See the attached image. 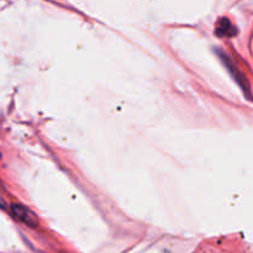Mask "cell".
<instances>
[{
  "label": "cell",
  "mask_w": 253,
  "mask_h": 253,
  "mask_svg": "<svg viewBox=\"0 0 253 253\" xmlns=\"http://www.w3.org/2000/svg\"><path fill=\"white\" fill-rule=\"evenodd\" d=\"M0 156H1V155H0Z\"/></svg>",
  "instance_id": "cell-4"
},
{
  "label": "cell",
  "mask_w": 253,
  "mask_h": 253,
  "mask_svg": "<svg viewBox=\"0 0 253 253\" xmlns=\"http://www.w3.org/2000/svg\"><path fill=\"white\" fill-rule=\"evenodd\" d=\"M11 211L12 214L16 216L17 220H20L21 222L26 224L30 227H37L39 226V220L37 216L31 211L30 209H27L26 207L21 204H14L11 205Z\"/></svg>",
  "instance_id": "cell-1"
},
{
  "label": "cell",
  "mask_w": 253,
  "mask_h": 253,
  "mask_svg": "<svg viewBox=\"0 0 253 253\" xmlns=\"http://www.w3.org/2000/svg\"><path fill=\"white\" fill-rule=\"evenodd\" d=\"M4 208H5V203L0 199V209H4Z\"/></svg>",
  "instance_id": "cell-3"
},
{
  "label": "cell",
  "mask_w": 253,
  "mask_h": 253,
  "mask_svg": "<svg viewBox=\"0 0 253 253\" xmlns=\"http://www.w3.org/2000/svg\"><path fill=\"white\" fill-rule=\"evenodd\" d=\"M236 27L230 22L229 19H221L217 24L216 30H215V34L220 37H230L234 36L236 34Z\"/></svg>",
  "instance_id": "cell-2"
}]
</instances>
